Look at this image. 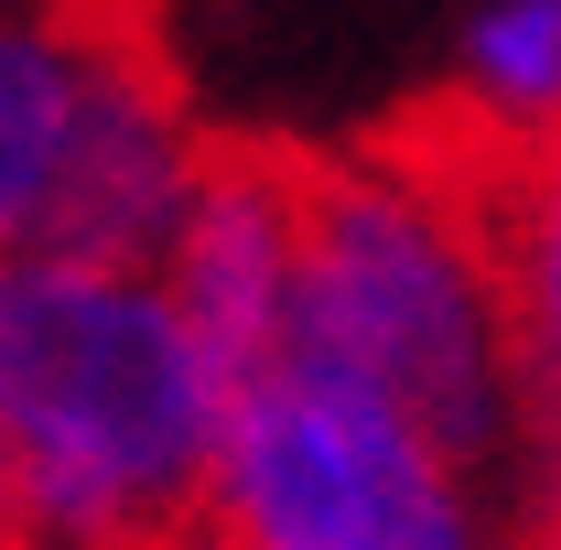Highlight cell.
Here are the masks:
<instances>
[{
  "mask_svg": "<svg viewBox=\"0 0 561 550\" xmlns=\"http://www.w3.org/2000/svg\"><path fill=\"white\" fill-rule=\"evenodd\" d=\"M227 389L140 271L0 260V454L44 550L195 518Z\"/></svg>",
  "mask_w": 561,
  "mask_h": 550,
  "instance_id": "cell-1",
  "label": "cell"
},
{
  "mask_svg": "<svg viewBox=\"0 0 561 550\" xmlns=\"http://www.w3.org/2000/svg\"><path fill=\"white\" fill-rule=\"evenodd\" d=\"M280 345H324L335 367H356L518 529V485H529L518 443L540 454V432L507 378L496 291L476 249L356 151L291 140V335Z\"/></svg>",
  "mask_w": 561,
  "mask_h": 550,
  "instance_id": "cell-2",
  "label": "cell"
},
{
  "mask_svg": "<svg viewBox=\"0 0 561 550\" xmlns=\"http://www.w3.org/2000/svg\"><path fill=\"white\" fill-rule=\"evenodd\" d=\"M206 529L227 550H496V507L356 367L280 345L227 389Z\"/></svg>",
  "mask_w": 561,
  "mask_h": 550,
  "instance_id": "cell-3",
  "label": "cell"
},
{
  "mask_svg": "<svg viewBox=\"0 0 561 550\" xmlns=\"http://www.w3.org/2000/svg\"><path fill=\"white\" fill-rule=\"evenodd\" d=\"M195 184V119L162 55L130 44H87V87L55 140V173L33 195L22 260H66V271H151L173 249V216Z\"/></svg>",
  "mask_w": 561,
  "mask_h": 550,
  "instance_id": "cell-4",
  "label": "cell"
},
{
  "mask_svg": "<svg viewBox=\"0 0 561 550\" xmlns=\"http://www.w3.org/2000/svg\"><path fill=\"white\" fill-rule=\"evenodd\" d=\"M173 313L216 389L271 367L291 335V140L271 130H195V184L173 216Z\"/></svg>",
  "mask_w": 561,
  "mask_h": 550,
  "instance_id": "cell-5",
  "label": "cell"
},
{
  "mask_svg": "<svg viewBox=\"0 0 561 550\" xmlns=\"http://www.w3.org/2000/svg\"><path fill=\"white\" fill-rule=\"evenodd\" d=\"M465 249H476V271L496 291L518 411H529V432H551L561 421V119L518 151V173L496 184V206L476 216Z\"/></svg>",
  "mask_w": 561,
  "mask_h": 550,
  "instance_id": "cell-6",
  "label": "cell"
},
{
  "mask_svg": "<svg viewBox=\"0 0 561 550\" xmlns=\"http://www.w3.org/2000/svg\"><path fill=\"white\" fill-rule=\"evenodd\" d=\"M76 87H87L76 33H55V22L0 33V260H22V227H33V195H44L55 140L76 119Z\"/></svg>",
  "mask_w": 561,
  "mask_h": 550,
  "instance_id": "cell-7",
  "label": "cell"
},
{
  "mask_svg": "<svg viewBox=\"0 0 561 550\" xmlns=\"http://www.w3.org/2000/svg\"><path fill=\"white\" fill-rule=\"evenodd\" d=\"M465 87L496 119L551 130L561 119V0H496L476 22V44H465Z\"/></svg>",
  "mask_w": 561,
  "mask_h": 550,
  "instance_id": "cell-8",
  "label": "cell"
},
{
  "mask_svg": "<svg viewBox=\"0 0 561 550\" xmlns=\"http://www.w3.org/2000/svg\"><path fill=\"white\" fill-rule=\"evenodd\" d=\"M44 22L76 33V44H130V55H162V0H44Z\"/></svg>",
  "mask_w": 561,
  "mask_h": 550,
  "instance_id": "cell-9",
  "label": "cell"
},
{
  "mask_svg": "<svg viewBox=\"0 0 561 550\" xmlns=\"http://www.w3.org/2000/svg\"><path fill=\"white\" fill-rule=\"evenodd\" d=\"M518 550H561V421L540 432V465H529V485H518V529H507Z\"/></svg>",
  "mask_w": 561,
  "mask_h": 550,
  "instance_id": "cell-10",
  "label": "cell"
}]
</instances>
